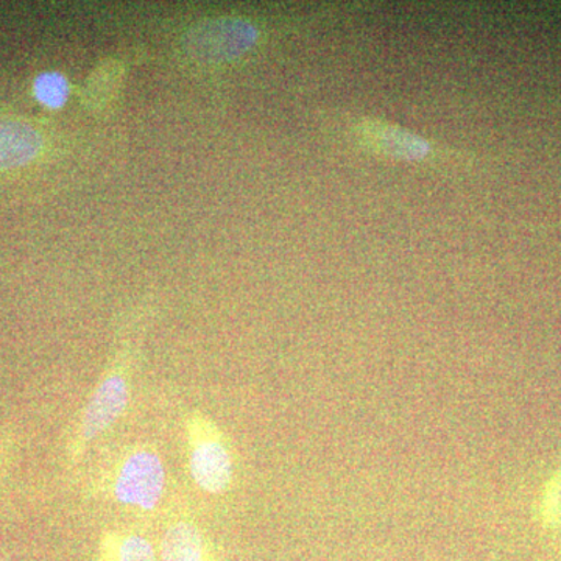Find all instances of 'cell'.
Returning <instances> with one entry per match:
<instances>
[{"label":"cell","instance_id":"9c48e42d","mask_svg":"<svg viewBox=\"0 0 561 561\" xmlns=\"http://www.w3.org/2000/svg\"><path fill=\"white\" fill-rule=\"evenodd\" d=\"M33 92L47 108H61L68 101L69 83L61 73L44 72L35 80Z\"/></svg>","mask_w":561,"mask_h":561},{"label":"cell","instance_id":"7a4b0ae2","mask_svg":"<svg viewBox=\"0 0 561 561\" xmlns=\"http://www.w3.org/2000/svg\"><path fill=\"white\" fill-rule=\"evenodd\" d=\"M168 472L157 449L147 443H133L103 461L90 481V494L122 507L149 513L164 496Z\"/></svg>","mask_w":561,"mask_h":561},{"label":"cell","instance_id":"3957f363","mask_svg":"<svg viewBox=\"0 0 561 561\" xmlns=\"http://www.w3.org/2000/svg\"><path fill=\"white\" fill-rule=\"evenodd\" d=\"M192 481L208 494H224L234 481V456L216 421L202 411L184 420Z\"/></svg>","mask_w":561,"mask_h":561},{"label":"cell","instance_id":"ba28073f","mask_svg":"<svg viewBox=\"0 0 561 561\" xmlns=\"http://www.w3.org/2000/svg\"><path fill=\"white\" fill-rule=\"evenodd\" d=\"M99 561H157V553L136 531L106 530L99 541Z\"/></svg>","mask_w":561,"mask_h":561},{"label":"cell","instance_id":"30bf717a","mask_svg":"<svg viewBox=\"0 0 561 561\" xmlns=\"http://www.w3.org/2000/svg\"><path fill=\"white\" fill-rule=\"evenodd\" d=\"M540 519L546 527L561 524V470L546 483L540 502Z\"/></svg>","mask_w":561,"mask_h":561},{"label":"cell","instance_id":"8fae6325","mask_svg":"<svg viewBox=\"0 0 561 561\" xmlns=\"http://www.w3.org/2000/svg\"><path fill=\"white\" fill-rule=\"evenodd\" d=\"M0 456H2V446H0Z\"/></svg>","mask_w":561,"mask_h":561},{"label":"cell","instance_id":"8992f818","mask_svg":"<svg viewBox=\"0 0 561 561\" xmlns=\"http://www.w3.org/2000/svg\"><path fill=\"white\" fill-rule=\"evenodd\" d=\"M161 561H213L209 542L190 518L169 524L161 541Z\"/></svg>","mask_w":561,"mask_h":561},{"label":"cell","instance_id":"277c9868","mask_svg":"<svg viewBox=\"0 0 561 561\" xmlns=\"http://www.w3.org/2000/svg\"><path fill=\"white\" fill-rule=\"evenodd\" d=\"M260 32L249 21L220 18L195 25L186 36L187 51L205 62H227L247 54Z\"/></svg>","mask_w":561,"mask_h":561},{"label":"cell","instance_id":"6da1fadb","mask_svg":"<svg viewBox=\"0 0 561 561\" xmlns=\"http://www.w3.org/2000/svg\"><path fill=\"white\" fill-rule=\"evenodd\" d=\"M138 357V341L122 337L66 438V460L70 467L79 465L91 446L124 416L130 404Z\"/></svg>","mask_w":561,"mask_h":561},{"label":"cell","instance_id":"52a82bcc","mask_svg":"<svg viewBox=\"0 0 561 561\" xmlns=\"http://www.w3.org/2000/svg\"><path fill=\"white\" fill-rule=\"evenodd\" d=\"M43 149V136L20 121H0V171L20 168L35 160Z\"/></svg>","mask_w":561,"mask_h":561},{"label":"cell","instance_id":"5b68a950","mask_svg":"<svg viewBox=\"0 0 561 561\" xmlns=\"http://www.w3.org/2000/svg\"><path fill=\"white\" fill-rule=\"evenodd\" d=\"M348 130L365 149L393 160L435 161L440 154V150L426 139L389 122L354 117L348 121Z\"/></svg>","mask_w":561,"mask_h":561}]
</instances>
